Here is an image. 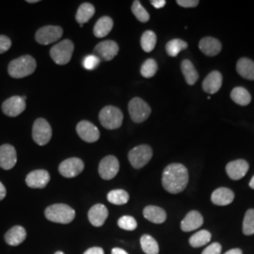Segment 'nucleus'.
Returning <instances> with one entry per match:
<instances>
[{
	"mask_svg": "<svg viewBox=\"0 0 254 254\" xmlns=\"http://www.w3.org/2000/svg\"><path fill=\"white\" fill-rule=\"evenodd\" d=\"M189 184V171L180 163L170 164L164 170L162 175L163 188L172 194H178Z\"/></svg>",
	"mask_w": 254,
	"mask_h": 254,
	"instance_id": "obj_1",
	"label": "nucleus"
},
{
	"mask_svg": "<svg viewBox=\"0 0 254 254\" xmlns=\"http://www.w3.org/2000/svg\"><path fill=\"white\" fill-rule=\"evenodd\" d=\"M36 66V61L31 56L27 55L10 62L8 72L13 78H23L34 73Z\"/></svg>",
	"mask_w": 254,
	"mask_h": 254,
	"instance_id": "obj_2",
	"label": "nucleus"
},
{
	"mask_svg": "<svg viewBox=\"0 0 254 254\" xmlns=\"http://www.w3.org/2000/svg\"><path fill=\"white\" fill-rule=\"evenodd\" d=\"M46 218L56 223L68 224L72 222L75 217V211L72 207L64 203H57L46 209Z\"/></svg>",
	"mask_w": 254,
	"mask_h": 254,
	"instance_id": "obj_3",
	"label": "nucleus"
},
{
	"mask_svg": "<svg viewBox=\"0 0 254 254\" xmlns=\"http://www.w3.org/2000/svg\"><path fill=\"white\" fill-rule=\"evenodd\" d=\"M101 125L105 128L113 130L121 127L124 120V115L121 109L112 106H108L102 109L99 114Z\"/></svg>",
	"mask_w": 254,
	"mask_h": 254,
	"instance_id": "obj_4",
	"label": "nucleus"
},
{
	"mask_svg": "<svg viewBox=\"0 0 254 254\" xmlns=\"http://www.w3.org/2000/svg\"><path fill=\"white\" fill-rule=\"evenodd\" d=\"M73 48L74 46L72 41L64 40L51 48L50 56L56 64L65 65L71 61Z\"/></svg>",
	"mask_w": 254,
	"mask_h": 254,
	"instance_id": "obj_5",
	"label": "nucleus"
},
{
	"mask_svg": "<svg viewBox=\"0 0 254 254\" xmlns=\"http://www.w3.org/2000/svg\"><path fill=\"white\" fill-rule=\"evenodd\" d=\"M128 111L132 121L136 124H140L149 118L152 110L145 101L139 97H135L129 102Z\"/></svg>",
	"mask_w": 254,
	"mask_h": 254,
	"instance_id": "obj_6",
	"label": "nucleus"
},
{
	"mask_svg": "<svg viewBox=\"0 0 254 254\" xmlns=\"http://www.w3.org/2000/svg\"><path fill=\"white\" fill-rule=\"evenodd\" d=\"M153 156V150L149 145H139L133 148L129 154V162L135 169L143 168L151 160Z\"/></svg>",
	"mask_w": 254,
	"mask_h": 254,
	"instance_id": "obj_7",
	"label": "nucleus"
},
{
	"mask_svg": "<svg viewBox=\"0 0 254 254\" xmlns=\"http://www.w3.org/2000/svg\"><path fill=\"white\" fill-rule=\"evenodd\" d=\"M32 137L38 145H46L52 137V128L46 119H37L32 128Z\"/></svg>",
	"mask_w": 254,
	"mask_h": 254,
	"instance_id": "obj_8",
	"label": "nucleus"
},
{
	"mask_svg": "<svg viewBox=\"0 0 254 254\" xmlns=\"http://www.w3.org/2000/svg\"><path fill=\"white\" fill-rule=\"evenodd\" d=\"M64 34V30L58 26H46L40 28L36 32L35 39L41 45L47 46L59 41Z\"/></svg>",
	"mask_w": 254,
	"mask_h": 254,
	"instance_id": "obj_9",
	"label": "nucleus"
},
{
	"mask_svg": "<svg viewBox=\"0 0 254 254\" xmlns=\"http://www.w3.org/2000/svg\"><path fill=\"white\" fill-rule=\"evenodd\" d=\"M120 163L113 155H108L101 160L99 164V174L104 180L113 179L119 173Z\"/></svg>",
	"mask_w": 254,
	"mask_h": 254,
	"instance_id": "obj_10",
	"label": "nucleus"
},
{
	"mask_svg": "<svg viewBox=\"0 0 254 254\" xmlns=\"http://www.w3.org/2000/svg\"><path fill=\"white\" fill-rule=\"evenodd\" d=\"M26 96H12L2 105V111L9 117H17L26 109Z\"/></svg>",
	"mask_w": 254,
	"mask_h": 254,
	"instance_id": "obj_11",
	"label": "nucleus"
},
{
	"mask_svg": "<svg viewBox=\"0 0 254 254\" xmlns=\"http://www.w3.org/2000/svg\"><path fill=\"white\" fill-rule=\"evenodd\" d=\"M84 170V162L77 157H71L63 161L60 167L59 172L66 178H73L79 175Z\"/></svg>",
	"mask_w": 254,
	"mask_h": 254,
	"instance_id": "obj_12",
	"label": "nucleus"
},
{
	"mask_svg": "<svg viewBox=\"0 0 254 254\" xmlns=\"http://www.w3.org/2000/svg\"><path fill=\"white\" fill-rule=\"evenodd\" d=\"M119 53L118 44L114 41H104L94 47V55L100 61L109 62L113 60Z\"/></svg>",
	"mask_w": 254,
	"mask_h": 254,
	"instance_id": "obj_13",
	"label": "nucleus"
},
{
	"mask_svg": "<svg viewBox=\"0 0 254 254\" xmlns=\"http://www.w3.org/2000/svg\"><path fill=\"white\" fill-rule=\"evenodd\" d=\"M76 132L84 141L90 143L97 141L100 137V132L98 128L88 121H82L78 123L76 127Z\"/></svg>",
	"mask_w": 254,
	"mask_h": 254,
	"instance_id": "obj_14",
	"label": "nucleus"
},
{
	"mask_svg": "<svg viewBox=\"0 0 254 254\" xmlns=\"http://www.w3.org/2000/svg\"><path fill=\"white\" fill-rule=\"evenodd\" d=\"M17 162V154L13 146L4 144L0 147V167L3 170H11Z\"/></svg>",
	"mask_w": 254,
	"mask_h": 254,
	"instance_id": "obj_15",
	"label": "nucleus"
},
{
	"mask_svg": "<svg viewBox=\"0 0 254 254\" xmlns=\"http://www.w3.org/2000/svg\"><path fill=\"white\" fill-rule=\"evenodd\" d=\"M50 181L49 173L45 170H36L27 174L26 183L31 189H44Z\"/></svg>",
	"mask_w": 254,
	"mask_h": 254,
	"instance_id": "obj_16",
	"label": "nucleus"
},
{
	"mask_svg": "<svg viewBox=\"0 0 254 254\" xmlns=\"http://www.w3.org/2000/svg\"><path fill=\"white\" fill-rule=\"evenodd\" d=\"M249 168L250 166L246 160L238 159L227 164L226 173L232 180H240L247 174Z\"/></svg>",
	"mask_w": 254,
	"mask_h": 254,
	"instance_id": "obj_17",
	"label": "nucleus"
},
{
	"mask_svg": "<svg viewBox=\"0 0 254 254\" xmlns=\"http://www.w3.org/2000/svg\"><path fill=\"white\" fill-rule=\"evenodd\" d=\"M109 217L108 208L104 204H95L93 205L88 214V218L91 225L95 227H101L104 225L105 221Z\"/></svg>",
	"mask_w": 254,
	"mask_h": 254,
	"instance_id": "obj_18",
	"label": "nucleus"
},
{
	"mask_svg": "<svg viewBox=\"0 0 254 254\" xmlns=\"http://www.w3.org/2000/svg\"><path fill=\"white\" fill-rule=\"evenodd\" d=\"M203 218L198 211H190L182 220L181 229L184 232H192L201 227Z\"/></svg>",
	"mask_w": 254,
	"mask_h": 254,
	"instance_id": "obj_19",
	"label": "nucleus"
},
{
	"mask_svg": "<svg viewBox=\"0 0 254 254\" xmlns=\"http://www.w3.org/2000/svg\"><path fill=\"white\" fill-rule=\"evenodd\" d=\"M200 51L208 57H215L221 51L220 42L213 37H205L201 39L199 43Z\"/></svg>",
	"mask_w": 254,
	"mask_h": 254,
	"instance_id": "obj_20",
	"label": "nucleus"
},
{
	"mask_svg": "<svg viewBox=\"0 0 254 254\" xmlns=\"http://www.w3.org/2000/svg\"><path fill=\"white\" fill-rule=\"evenodd\" d=\"M222 85V74L218 71L209 73L202 82V89L209 94H214L219 91Z\"/></svg>",
	"mask_w": 254,
	"mask_h": 254,
	"instance_id": "obj_21",
	"label": "nucleus"
},
{
	"mask_svg": "<svg viewBox=\"0 0 254 254\" xmlns=\"http://www.w3.org/2000/svg\"><path fill=\"white\" fill-rule=\"evenodd\" d=\"M234 199L235 193L227 188H219L214 191L211 196L212 202L219 206H225L232 203Z\"/></svg>",
	"mask_w": 254,
	"mask_h": 254,
	"instance_id": "obj_22",
	"label": "nucleus"
},
{
	"mask_svg": "<svg viewBox=\"0 0 254 254\" xmlns=\"http://www.w3.org/2000/svg\"><path fill=\"white\" fill-rule=\"evenodd\" d=\"M27 238V231L22 226H14L9 229L5 235V241L9 246H18Z\"/></svg>",
	"mask_w": 254,
	"mask_h": 254,
	"instance_id": "obj_23",
	"label": "nucleus"
},
{
	"mask_svg": "<svg viewBox=\"0 0 254 254\" xmlns=\"http://www.w3.org/2000/svg\"><path fill=\"white\" fill-rule=\"evenodd\" d=\"M143 216L146 219L155 224H161L167 219V214L165 210L154 205H149L145 207L143 210Z\"/></svg>",
	"mask_w": 254,
	"mask_h": 254,
	"instance_id": "obj_24",
	"label": "nucleus"
},
{
	"mask_svg": "<svg viewBox=\"0 0 254 254\" xmlns=\"http://www.w3.org/2000/svg\"><path fill=\"white\" fill-rule=\"evenodd\" d=\"M236 71L243 78L254 80V62L247 58H241L236 64Z\"/></svg>",
	"mask_w": 254,
	"mask_h": 254,
	"instance_id": "obj_25",
	"label": "nucleus"
},
{
	"mask_svg": "<svg viewBox=\"0 0 254 254\" xmlns=\"http://www.w3.org/2000/svg\"><path fill=\"white\" fill-rule=\"evenodd\" d=\"M113 27V20L109 16L101 17L93 27V34L97 38L106 37Z\"/></svg>",
	"mask_w": 254,
	"mask_h": 254,
	"instance_id": "obj_26",
	"label": "nucleus"
},
{
	"mask_svg": "<svg viewBox=\"0 0 254 254\" xmlns=\"http://www.w3.org/2000/svg\"><path fill=\"white\" fill-rule=\"evenodd\" d=\"M182 73L189 85H194L199 79V73L190 60H184L181 64Z\"/></svg>",
	"mask_w": 254,
	"mask_h": 254,
	"instance_id": "obj_27",
	"label": "nucleus"
},
{
	"mask_svg": "<svg viewBox=\"0 0 254 254\" xmlns=\"http://www.w3.org/2000/svg\"><path fill=\"white\" fill-rule=\"evenodd\" d=\"M94 13H95V9L91 4L83 3L77 9V12L75 15L76 22L79 23L80 26L83 27V25L87 23L94 15Z\"/></svg>",
	"mask_w": 254,
	"mask_h": 254,
	"instance_id": "obj_28",
	"label": "nucleus"
},
{
	"mask_svg": "<svg viewBox=\"0 0 254 254\" xmlns=\"http://www.w3.org/2000/svg\"><path fill=\"white\" fill-rule=\"evenodd\" d=\"M231 98L235 103L240 106H248L252 101V96L250 92L242 87L235 88L231 92Z\"/></svg>",
	"mask_w": 254,
	"mask_h": 254,
	"instance_id": "obj_29",
	"label": "nucleus"
},
{
	"mask_svg": "<svg viewBox=\"0 0 254 254\" xmlns=\"http://www.w3.org/2000/svg\"><path fill=\"white\" fill-rule=\"evenodd\" d=\"M141 249L146 254H159V247L154 237L149 235H144L140 238Z\"/></svg>",
	"mask_w": 254,
	"mask_h": 254,
	"instance_id": "obj_30",
	"label": "nucleus"
},
{
	"mask_svg": "<svg viewBox=\"0 0 254 254\" xmlns=\"http://www.w3.org/2000/svg\"><path fill=\"white\" fill-rule=\"evenodd\" d=\"M188 43L183 41L181 39H174L166 45V51L167 54L170 57H176L181 51L188 48Z\"/></svg>",
	"mask_w": 254,
	"mask_h": 254,
	"instance_id": "obj_31",
	"label": "nucleus"
},
{
	"mask_svg": "<svg viewBox=\"0 0 254 254\" xmlns=\"http://www.w3.org/2000/svg\"><path fill=\"white\" fill-rule=\"evenodd\" d=\"M211 234L207 230H201L191 236L190 244L193 248H200L201 246L208 244L211 240Z\"/></svg>",
	"mask_w": 254,
	"mask_h": 254,
	"instance_id": "obj_32",
	"label": "nucleus"
},
{
	"mask_svg": "<svg viewBox=\"0 0 254 254\" xmlns=\"http://www.w3.org/2000/svg\"><path fill=\"white\" fill-rule=\"evenodd\" d=\"M155 45H156V34L152 30H147L142 34L140 39L141 48L145 52L149 53L154 50Z\"/></svg>",
	"mask_w": 254,
	"mask_h": 254,
	"instance_id": "obj_33",
	"label": "nucleus"
},
{
	"mask_svg": "<svg viewBox=\"0 0 254 254\" xmlns=\"http://www.w3.org/2000/svg\"><path fill=\"white\" fill-rule=\"evenodd\" d=\"M108 200L110 203L115 205L126 204L129 200V194L123 190H115L110 191L108 194Z\"/></svg>",
	"mask_w": 254,
	"mask_h": 254,
	"instance_id": "obj_34",
	"label": "nucleus"
},
{
	"mask_svg": "<svg viewBox=\"0 0 254 254\" xmlns=\"http://www.w3.org/2000/svg\"><path fill=\"white\" fill-rule=\"evenodd\" d=\"M157 69H158V66L154 59H148L144 62V64H142L140 68V73L143 77L150 78V77H153L156 73Z\"/></svg>",
	"mask_w": 254,
	"mask_h": 254,
	"instance_id": "obj_35",
	"label": "nucleus"
},
{
	"mask_svg": "<svg viewBox=\"0 0 254 254\" xmlns=\"http://www.w3.org/2000/svg\"><path fill=\"white\" fill-rule=\"evenodd\" d=\"M243 233L246 236L254 235V209H249L243 221Z\"/></svg>",
	"mask_w": 254,
	"mask_h": 254,
	"instance_id": "obj_36",
	"label": "nucleus"
},
{
	"mask_svg": "<svg viewBox=\"0 0 254 254\" xmlns=\"http://www.w3.org/2000/svg\"><path fill=\"white\" fill-rule=\"evenodd\" d=\"M132 12L136 16V19L141 23H146L150 19V15H149L148 11L143 8L141 3L137 0L134 1L133 5H132Z\"/></svg>",
	"mask_w": 254,
	"mask_h": 254,
	"instance_id": "obj_37",
	"label": "nucleus"
},
{
	"mask_svg": "<svg viewBox=\"0 0 254 254\" xmlns=\"http://www.w3.org/2000/svg\"><path fill=\"white\" fill-rule=\"evenodd\" d=\"M118 226L127 231H134L137 227L136 220L131 216H124L118 220Z\"/></svg>",
	"mask_w": 254,
	"mask_h": 254,
	"instance_id": "obj_38",
	"label": "nucleus"
},
{
	"mask_svg": "<svg viewBox=\"0 0 254 254\" xmlns=\"http://www.w3.org/2000/svg\"><path fill=\"white\" fill-rule=\"evenodd\" d=\"M100 59L98 57H96L95 55H90L85 57V59L83 60V66L85 69L92 71L97 68V66L100 64Z\"/></svg>",
	"mask_w": 254,
	"mask_h": 254,
	"instance_id": "obj_39",
	"label": "nucleus"
},
{
	"mask_svg": "<svg viewBox=\"0 0 254 254\" xmlns=\"http://www.w3.org/2000/svg\"><path fill=\"white\" fill-rule=\"evenodd\" d=\"M11 46V41L9 37L0 35V54L7 52Z\"/></svg>",
	"mask_w": 254,
	"mask_h": 254,
	"instance_id": "obj_40",
	"label": "nucleus"
},
{
	"mask_svg": "<svg viewBox=\"0 0 254 254\" xmlns=\"http://www.w3.org/2000/svg\"><path fill=\"white\" fill-rule=\"evenodd\" d=\"M221 254V245L219 243H213L204 249L201 254Z\"/></svg>",
	"mask_w": 254,
	"mask_h": 254,
	"instance_id": "obj_41",
	"label": "nucleus"
},
{
	"mask_svg": "<svg viewBox=\"0 0 254 254\" xmlns=\"http://www.w3.org/2000/svg\"><path fill=\"white\" fill-rule=\"evenodd\" d=\"M176 3L184 8H195L199 5V0H177Z\"/></svg>",
	"mask_w": 254,
	"mask_h": 254,
	"instance_id": "obj_42",
	"label": "nucleus"
},
{
	"mask_svg": "<svg viewBox=\"0 0 254 254\" xmlns=\"http://www.w3.org/2000/svg\"><path fill=\"white\" fill-rule=\"evenodd\" d=\"M84 254H104V250L99 247H94L91 248L88 251H86Z\"/></svg>",
	"mask_w": 254,
	"mask_h": 254,
	"instance_id": "obj_43",
	"label": "nucleus"
},
{
	"mask_svg": "<svg viewBox=\"0 0 254 254\" xmlns=\"http://www.w3.org/2000/svg\"><path fill=\"white\" fill-rule=\"evenodd\" d=\"M151 4L156 9H161L166 5V1L165 0H152Z\"/></svg>",
	"mask_w": 254,
	"mask_h": 254,
	"instance_id": "obj_44",
	"label": "nucleus"
},
{
	"mask_svg": "<svg viewBox=\"0 0 254 254\" xmlns=\"http://www.w3.org/2000/svg\"><path fill=\"white\" fill-rule=\"evenodd\" d=\"M7 191H6V188L4 187V185L0 182V200H3L6 197Z\"/></svg>",
	"mask_w": 254,
	"mask_h": 254,
	"instance_id": "obj_45",
	"label": "nucleus"
},
{
	"mask_svg": "<svg viewBox=\"0 0 254 254\" xmlns=\"http://www.w3.org/2000/svg\"><path fill=\"white\" fill-rule=\"evenodd\" d=\"M111 254H128L126 251L119 249V248H114L111 252Z\"/></svg>",
	"mask_w": 254,
	"mask_h": 254,
	"instance_id": "obj_46",
	"label": "nucleus"
},
{
	"mask_svg": "<svg viewBox=\"0 0 254 254\" xmlns=\"http://www.w3.org/2000/svg\"><path fill=\"white\" fill-rule=\"evenodd\" d=\"M224 254H242V251L240 249H233L228 251L227 253Z\"/></svg>",
	"mask_w": 254,
	"mask_h": 254,
	"instance_id": "obj_47",
	"label": "nucleus"
},
{
	"mask_svg": "<svg viewBox=\"0 0 254 254\" xmlns=\"http://www.w3.org/2000/svg\"><path fill=\"white\" fill-rule=\"evenodd\" d=\"M250 187H251L253 190H254V176L252 178L251 182H250Z\"/></svg>",
	"mask_w": 254,
	"mask_h": 254,
	"instance_id": "obj_48",
	"label": "nucleus"
},
{
	"mask_svg": "<svg viewBox=\"0 0 254 254\" xmlns=\"http://www.w3.org/2000/svg\"><path fill=\"white\" fill-rule=\"evenodd\" d=\"M27 3H37V2H39L38 0H27Z\"/></svg>",
	"mask_w": 254,
	"mask_h": 254,
	"instance_id": "obj_49",
	"label": "nucleus"
},
{
	"mask_svg": "<svg viewBox=\"0 0 254 254\" xmlns=\"http://www.w3.org/2000/svg\"><path fill=\"white\" fill-rule=\"evenodd\" d=\"M64 254V253H63V252H57V253H56V254Z\"/></svg>",
	"mask_w": 254,
	"mask_h": 254,
	"instance_id": "obj_50",
	"label": "nucleus"
}]
</instances>
